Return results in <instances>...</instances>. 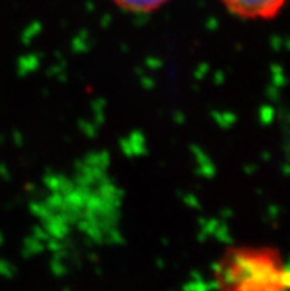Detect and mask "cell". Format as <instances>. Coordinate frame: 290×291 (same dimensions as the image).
Returning <instances> with one entry per match:
<instances>
[{"mask_svg":"<svg viewBox=\"0 0 290 291\" xmlns=\"http://www.w3.org/2000/svg\"><path fill=\"white\" fill-rule=\"evenodd\" d=\"M111 2L123 11L132 14H150L165 6L169 0H111Z\"/></svg>","mask_w":290,"mask_h":291,"instance_id":"obj_2","label":"cell"},{"mask_svg":"<svg viewBox=\"0 0 290 291\" xmlns=\"http://www.w3.org/2000/svg\"><path fill=\"white\" fill-rule=\"evenodd\" d=\"M232 15L243 19L268 21L278 15L287 0H221Z\"/></svg>","mask_w":290,"mask_h":291,"instance_id":"obj_1","label":"cell"}]
</instances>
